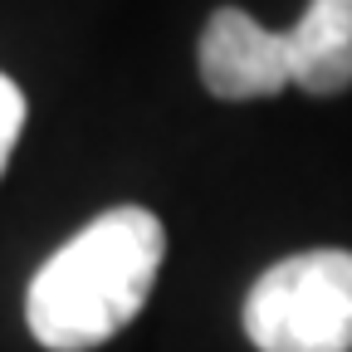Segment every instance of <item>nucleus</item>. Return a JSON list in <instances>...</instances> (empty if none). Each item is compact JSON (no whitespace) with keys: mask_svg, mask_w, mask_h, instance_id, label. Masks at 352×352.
Wrapping results in <instances>:
<instances>
[{"mask_svg":"<svg viewBox=\"0 0 352 352\" xmlns=\"http://www.w3.org/2000/svg\"><path fill=\"white\" fill-rule=\"evenodd\" d=\"M289 39V78L314 98L352 88V0H308Z\"/></svg>","mask_w":352,"mask_h":352,"instance_id":"20e7f679","label":"nucleus"},{"mask_svg":"<svg viewBox=\"0 0 352 352\" xmlns=\"http://www.w3.org/2000/svg\"><path fill=\"white\" fill-rule=\"evenodd\" d=\"M201 78L215 98H274L289 88V39L284 30H264L250 10L220 6L201 34Z\"/></svg>","mask_w":352,"mask_h":352,"instance_id":"7ed1b4c3","label":"nucleus"},{"mask_svg":"<svg viewBox=\"0 0 352 352\" xmlns=\"http://www.w3.org/2000/svg\"><path fill=\"white\" fill-rule=\"evenodd\" d=\"M166 230L147 206H113L39 264L25 323L50 352H88L118 338L157 284Z\"/></svg>","mask_w":352,"mask_h":352,"instance_id":"f257e3e1","label":"nucleus"},{"mask_svg":"<svg viewBox=\"0 0 352 352\" xmlns=\"http://www.w3.org/2000/svg\"><path fill=\"white\" fill-rule=\"evenodd\" d=\"M259 352H352V254L303 250L270 264L245 298Z\"/></svg>","mask_w":352,"mask_h":352,"instance_id":"f03ea898","label":"nucleus"},{"mask_svg":"<svg viewBox=\"0 0 352 352\" xmlns=\"http://www.w3.org/2000/svg\"><path fill=\"white\" fill-rule=\"evenodd\" d=\"M20 127H25V94L0 74V176H6V162L20 142Z\"/></svg>","mask_w":352,"mask_h":352,"instance_id":"39448f33","label":"nucleus"}]
</instances>
